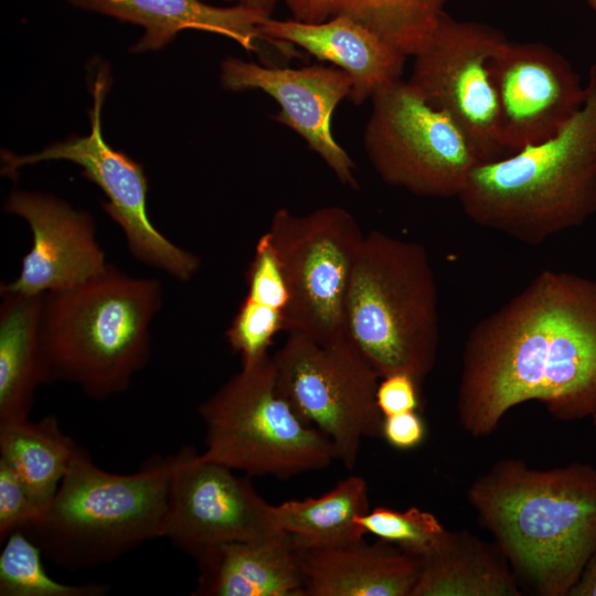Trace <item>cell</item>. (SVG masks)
Returning a JSON list of instances; mask_svg holds the SVG:
<instances>
[{
	"mask_svg": "<svg viewBox=\"0 0 596 596\" xmlns=\"http://www.w3.org/2000/svg\"><path fill=\"white\" fill-rule=\"evenodd\" d=\"M221 84L232 92L255 89L269 95L279 106L273 119L298 134L342 184L358 189L355 164L332 131L333 114L353 86L345 72L332 65L290 68L225 57Z\"/></svg>",
	"mask_w": 596,
	"mask_h": 596,
	"instance_id": "cell-15",
	"label": "cell"
},
{
	"mask_svg": "<svg viewBox=\"0 0 596 596\" xmlns=\"http://www.w3.org/2000/svg\"><path fill=\"white\" fill-rule=\"evenodd\" d=\"M540 402L562 422L596 414V277L545 269L469 331L457 416L472 437Z\"/></svg>",
	"mask_w": 596,
	"mask_h": 596,
	"instance_id": "cell-1",
	"label": "cell"
},
{
	"mask_svg": "<svg viewBox=\"0 0 596 596\" xmlns=\"http://www.w3.org/2000/svg\"><path fill=\"white\" fill-rule=\"evenodd\" d=\"M447 0H337L334 14L360 22L405 56L426 42Z\"/></svg>",
	"mask_w": 596,
	"mask_h": 596,
	"instance_id": "cell-25",
	"label": "cell"
},
{
	"mask_svg": "<svg viewBox=\"0 0 596 596\" xmlns=\"http://www.w3.org/2000/svg\"><path fill=\"white\" fill-rule=\"evenodd\" d=\"M78 9L140 25L145 33L136 52L159 50L184 30L226 36L247 52L264 42L260 23L270 15L241 4L215 7L203 0H68Z\"/></svg>",
	"mask_w": 596,
	"mask_h": 596,
	"instance_id": "cell-19",
	"label": "cell"
},
{
	"mask_svg": "<svg viewBox=\"0 0 596 596\" xmlns=\"http://www.w3.org/2000/svg\"><path fill=\"white\" fill-rule=\"evenodd\" d=\"M412 596H520L515 577L487 545L466 531H446L419 558Z\"/></svg>",
	"mask_w": 596,
	"mask_h": 596,
	"instance_id": "cell-22",
	"label": "cell"
},
{
	"mask_svg": "<svg viewBox=\"0 0 596 596\" xmlns=\"http://www.w3.org/2000/svg\"><path fill=\"white\" fill-rule=\"evenodd\" d=\"M485 228L540 245L596 213V64L576 116L555 136L480 163L457 196Z\"/></svg>",
	"mask_w": 596,
	"mask_h": 596,
	"instance_id": "cell-3",
	"label": "cell"
},
{
	"mask_svg": "<svg viewBox=\"0 0 596 596\" xmlns=\"http://www.w3.org/2000/svg\"><path fill=\"white\" fill-rule=\"evenodd\" d=\"M49 505L0 461V542L32 525Z\"/></svg>",
	"mask_w": 596,
	"mask_h": 596,
	"instance_id": "cell-29",
	"label": "cell"
},
{
	"mask_svg": "<svg viewBox=\"0 0 596 596\" xmlns=\"http://www.w3.org/2000/svg\"><path fill=\"white\" fill-rule=\"evenodd\" d=\"M246 298L284 311L288 294L283 270L268 235L263 234L246 275Z\"/></svg>",
	"mask_w": 596,
	"mask_h": 596,
	"instance_id": "cell-30",
	"label": "cell"
},
{
	"mask_svg": "<svg viewBox=\"0 0 596 596\" xmlns=\"http://www.w3.org/2000/svg\"><path fill=\"white\" fill-rule=\"evenodd\" d=\"M344 326L380 379L403 373L421 384L434 369L440 339L437 284L422 244L380 231L364 235Z\"/></svg>",
	"mask_w": 596,
	"mask_h": 596,
	"instance_id": "cell-6",
	"label": "cell"
},
{
	"mask_svg": "<svg viewBox=\"0 0 596 596\" xmlns=\"http://www.w3.org/2000/svg\"><path fill=\"white\" fill-rule=\"evenodd\" d=\"M586 2L596 12V0H586Z\"/></svg>",
	"mask_w": 596,
	"mask_h": 596,
	"instance_id": "cell-36",
	"label": "cell"
},
{
	"mask_svg": "<svg viewBox=\"0 0 596 596\" xmlns=\"http://www.w3.org/2000/svg\"><path fill=\"white\" fill-rule=\"evenodd\" d=\"M337 2V1H336Z\"/></svg>",
	"mask_w": 596,
	"mask_h": 596,
	"instance_id": "cell-38",
	"label": "cell"
},
{
	"mask_svg": "<svg viewBox=\"0 0 596 596\" xmlns=\"http://www.w3.org/2000/svg\"><path fill=\"white\" fill-rule=\"evenodd\" d=\"M264 42L289 55L298 46L345 72L353 81L348 98L362 105L383 87L402 79L407 56L373 31L344 14L318 23L266 18L259 25Z\"/></svg>",
	"mask_w": 596,
	"mask_h": 596,
	"instance_id": "cell-17",
	"label": "cell"
},
{
	"mask_svg": "<svg viewBox=\"0 0 596 596\" xmlns=\"http://www.w3.org/2000/svg\"><path fill=\"white\" fill-rule=\"evenodd\" d=\"M370 511L364 478L350 476L318 498L273 504L276 528L304 543L331 544L362 539L356 519Z\"/></svg>",
	"mask_w": 596,
	"mask_h": 596,
	"instance_id": "cell-23",
	"label": "cell"
},
{
	"mask_svg": "<svg viewBox=\"0 0 596 596\" xmlns=\"http://www.w3.org/2000/svg\"><path fill=\"white\" fill-rule=\"evenodd\" d=\"M0 427L30 419L38 387L50 383L40 319L44 294L1 291Z\"/></svg>",
	"mask_w": 596,
	"mask_h": 596,
	"instance_id": "cell-21",
	"label": "cell"
},
{
	"mask_svg": "<svg viewBox=\"0 0 596 596\" xmlns=\"http://www.w3.org/2000/svg\"><path fill=\"white\" fill-rule=\"evenodd\" d=\"M294 538L304 596H412L421 561L392 543L362 538L308 544Z\"/></svg>",
	"mask_w": 596,
	"mask_h": 596,
	"instance_id": "cell-18",
	"label": "cell"
},
{
	"mask_svg": "<svg viewBox=\"0 0 596 596\" xmlns=\"http://www.w3.org/2000/svg\"><path fill=\"white\" fill-rule=\"evenodd\" d=\"M363 145L379 177L429 198L458 196L481 160L459 126L407 81L372 97Z\"/></svg>",
	"mask_w": 596,
	"mask_h": 596,
	"instance_id": "cell-10",
	"label": "cell"
},
{
	"mask_svg": "<svg viewBox=\"0 0 596 596\" xmlns=\"http://www.w3.org/2000/svg\"><path fill=\"white\" fill-rule=\"evenodd\" d=\"M4 211L23 219L32 245L21 260L18 277L0 290L28 295L58 291L79 285L107 267L97 241L96 224L86 211L51 194L13 190Z\"/></svg>",
	"mask_w": 596,
	"mask_h": 596,
	"instance_id": "cell-16",
	"label": "cell"
},
{
	"mask_svg": "<svg viewBox=\"0 0 596 596\" xmlns=\"http://www.w3.org/2000/svg\"><path fill=\"white\" fill-rule=\"evenodd\" d=\"M193 596H304V576L294 535L213 547L196 558Z\"/></svg>",
	"mask_w": 596,
	"mask_h": 596,
	"instance_id": "cell-20",
	"label": "cell"
},
{
	"mask_svg": "<svg viewBox=\"0 0 596 596\" xmlns=\"http://www.w3.org/2000/svg\"><path fill=\"white\" fill-rule=\"evenodd\" d=\"M235 4L256 9L267 15H270L278 0H226Z\"/></svg>",
	"mask_w": 596,
	"mask_h": 596,
	"instance_id": "cell-35",
	"label": "cell"
},
{
	"mask_svg": "<svg viewBox=\"0 0 596 596\" xmlns=\"http://www.w3.org/2000/svg\"><path fill=\"white\" fill-rule=\"evenodd\" d=\"M0 553V596H104L108 586L65 584L45 571L41 549L22 531L3 541Z\"/></svg>",
	"mask_w": 596,
	"mask_h": 596,
	"instance_id": "cell-26",
	"label": "cell"
},
{
	"mask_svg": "<svg viewBox=\"0 0 596 596\" xmlns=\"http://www.w3.org/2000/svg\"><path fill=\"white\" fill-rule=\"evenodd\" d=\"M284 330L283 312L245 298L225 337L232 350L247 364L268 354L274 337Z\"/></svg>",
	"mask_w": 596,
	"mask_h": 596,
	"instance_id": "cell-28",
	"label": "cell"
},
{
	"mask_svg": "<svg viewBox=\"0 0 596 596\" xmlns=\"http://www.w3.org/2000/svg\"><path fill=\"white\" fill-rule=\"evenodd\" d=\"M505 39L488 24L456 20L444 11L413 55L408 82L459 126L482 163L509 156L489 68L493 52Z\"/></svg>",
	"mask_w": 596,
	"mask_h": 596,
	"instance_id": "cell-12",
	"label": "cell"
},
{
	"mask_svg": "<svg viewBox=\"0 0 596 596\" xmlns=\"http://www.w3.org/2000/svg\"><path fill=\"white\" fill-rule=\"evenodd\" d=\"M337 0H284L292 19L301 22L318 23L331 18Z\"/></svg>",
	"mask_w": 596,
	"mask_h": 596,
	"instance_id": "cell-33",
	"label": "cell"
},
{
	"mask_svg": "<svg viewBox=\"0 0 596 596\" xmlns=\"http://www.w3.org/2000/svg\"><path fill=\"white\" fill-rule=\"evenodd\" d=\"M108 76L100 70L94 81L91 131L45 147L39 152H1V173L13 177L21 168L44 161L64 160L82 168V174L97 184L107 200L105 213L121 228L130 254L141 264L161 270L179 281H189L201 265L200 258L166 237L151 222L148 180L143 168L104 138L102 110Z\"/></svg>",
	"mask_w": 596,
	"mask_h": 596,
	"instance_id": "cell-11",
	"label": "cell"
},
{
	"mask_svg": "<svg viewBox=\"0 0 596 596\" xmlns=\"http://www.w3.org/2000/svg\"><path fill=\"white\" fill-rule=\"evenodd\" d=\"M356 523L365 534H373L417 558L432 552L447 531L432 512L416 507L404 511L376 507L359 517Z\"/></svg>",
	"mask_w": 596,
	"mask_h": 596,
	"instance_id": "cell-27",
	"label": "cell"
},
{
	"mask_svg": "<svg viewBox=\"0 0 596 596\" xmlns=\"http://www.w3.org/2000/svg\"><path fill=\"white\" fill-rule=\"evenodd\" d=\"M277 532L273 504L248 476H236L192 447L173 455L163 538L174 546L196 560L219 545Z\"/></svg>",
	"mask_w": 596,
	"mask_h": 596,
	"instance_id": "cell-13",
	"label": "cell"
},
{
	"mask_svg": "<svg viewBox=\"0 0 596 596\" xmlns=\"http://www.w3.org/2000/svg\"><path fill=\"white\" fill-rule=\"evenodd\" d=\"M173 456L132 473L98 467L78 446L43 515L24 532L43 556L68 571L111 563L163 538Z\"/></svg>",
	"mask_w": 596,
	"mask_h": 596,
	"instance_id": "cell-5",
	"label": "cell"
},
{
	"mask_svg": "<svg viewBox=\"0 0 596 596\" xmlns=\"http://www.w3.org/2000/svg\"><path fill=\"white\" fill-rule=\"evenodd\" d=\"M198 413L205 427L202 457L245 476L287 479L336 459L329 438L280 394L269 354L242 364Z\"/></svg>",
	"mask_w": 596,
	"mask_h": 596,
	"instance_id": "cell-7",
	"label": "cell"
},
{
	"mask_svg": "<svg viewBox=\"0 0 596 596\" xmlns=\"http://www.w3.org/2000/svg\"><path fill=\"white\" fill-rule=\"evenodd\" d=\"M419 384L409 375L395 373L380 380L376 403L383 417L416 411Z\"/></svg>",
	"mask_w": 596,
	"mask_h": 596,
	"instance_id": "cell-31",
	"label": "cell"
},
{
	"mask_svg": "<svg viewBox=\"0 0 596 596\" xmlns=\"http://www.w3.org/2000/svg\"><path fill=\"white\" fill-rule=\"evenodd\" d=\"M469 503L512 568L540 595L568 596L596 551V468L536 469L501 459L477 477Z\"/></svg>",
	"mask_w": 596,
	"mask_h": 596,
	"instance_id": "cell-2",
	"label": "cell"
},
{
	"mask_svg": "<svg viewBox=\"0 0 596 596\" xmlns=\"http://www.w3.org/2000/svg\"><path fill=\"white\" fill-rule=\"evenodd\" d=\"M272 360L280 394L329 438L336 459L353 469L362 439L382 435L380 376L347 337L321 343L289 331Z\"/></svg>",
	"mask_w": 596,
	"mask_h": 596,
	"instance_id": "cell-8",
	"label": "cell"
},
{
	"mask_svg": "<svg viewBox=\"0 0 596 596\" xmlns=\"http://www.w3.org/2000/svg\"><path fill=\"white\" fill-rule=\"evenodd\" d=\"M279 260L288 299L284 330L329 343L345 337V298L364 234L336 205L307 214L278 209L266 232Z\"/></svg>",
	"mask_w": 596,
	"mask_h": 596,
	"instance_id": "cell-9",
	"label": "cell"
},
{
	"mask_svg": "<svg viewBox=\"0 0 596 596\" xmlns=\"http://www.w3.org/2000/svg\"><path fill=\"white\" fill-rule=\"evenodd\" d=\"M78 445L55 416L0 427V461L41 499L51 503Z\"/></svg>",
	"mask_w": 596,
	"mask_h": 596,
	"instance_id": "cell-24",
	"label": "cell"
},
{
	"mask_svg": "<svg viewBox=\"0 0 596 596\" xmlns=\"http://www.w3.org/2000/svg\"><path fill=\"white\" fill-rule=\"evenodd\" d=\"M425 434V424L416 411L383 417L381 436L396 449L416 448L424 440Z\"/></svg>",
	"mask_w": 596,
	"mask_h": 596,
	"instance_id": "cell-32",
	"label": "cell"
},
{
	"mask_svg": "<svg viewBox=\"0 0 596 596\" xmlns=\"http://www.w3.org/2000/svg\"><path fill=\"white\" fill-rule=\"evenodd\" d=\"M489 68L509 156L558 134L584 105L586 85L570 62L546 44L505 39Z\"/></svg>",
	"mask_w": 596,
	"mask_h": 596,
	"instance_id": "cell-14",
	"label": "cell"
},
{
	"mask_svg": "<svg viewBox=\"0 0 596 596\" xmlns=\"http://www.w3.org/2000/svg\"><path fill=\"white\" fill-rule=\"evenodd\" d=\"M163 302L156 278L113 265L74 287L44 294L40 339L50 383L104 401L126 392L151 354V323Z\"/></svg>",
	"mask_w": 596,
	"mask_h": 596,
	"instance_id": "cell-4",
	"label": "cell"
},
{
	"mask_svg": "<svg viewBox=\"0 0 596 596\" xmlns=\"http://www.w3.org/2000/svg\"><path fill=\"white\" fill-rule=\"evenodd\" d=\"M592 423L596 427V414H594L592 417Z\"/></svg>",
	"mask_w": 596,
	"mask_h": 596,
	"instance_id": "cell-37",
	"label": "cell"
},
{
	"mask_svg": "<svg viewBox=\"0 0 596 596\" xmlns=\"http://www.w3.org/2000/svg\"><path fill=\"white\" fill-rule=\"evenodd\" d=\"M568 596H596V551L587 561Z\"/></svg>",
	"mask_w": 596,
	"mask_h": 596,
	"instance_id": "cell-34",
	"label": "cell"
}]
</instances>
